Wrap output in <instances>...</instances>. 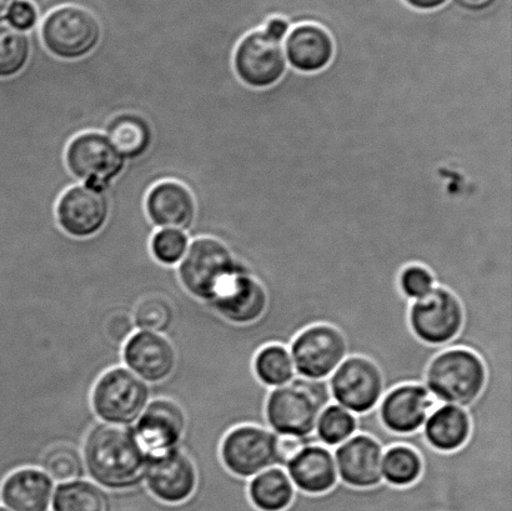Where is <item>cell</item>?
<instances>
[{
  "mask_svg": "<svg viewBox=\"0 0 512 511\" xmlns=\"http://www.w3.org/2000/svg\"><path fill=\"white\" fill-rule=\"evenodd\" d=\"M32 43L27 34L2 25L0 27V78H12L27 67Z\"/></svg>",
  "mask_w": 512,
  "mask_h": 511,
  "instance_id": "d6a6232c",
  "label": "cell"
},
{
  "mask_svg": "<svg viewBox=\"0 0 512 511\" xmlns=\"http://www.w3.org/2000/svg\"><path fill=\"white\" fill-rule=\"evenodd\" d=\"M423 472V462L418 452L408 445H393L384 450L381 473L383 480L396 488L414 484Z\"/></svg>",
  "mask_w": 512,
  "mask_h": 511,
  "instance_id": "4dcf8cb0",
  "label": "cell"
},
{
  "mask_svg": "<svg viewBox=\"0 0 512 511\" xmlns=\"http://www.w3.org/2000/svg\"><path fill=\"white\" fill-rule=\"evenodd\" d=\"M411 7L420 10H433L444 5L448 0H405Z\"/></svg>",
  "mask_w": 512,
  "mask_h": 511,
  "instance_id": "f35d334b",
  "label": "cell"
},
{
  "mask_svg": "<svg viewBox=\"0 0 512 511\" xmlns=\"http://www.w3.org/2000/svg\"><path fill=\"white\" fill-rule=\"evenodd\" d=\"M331 398L355 415L378 408L384 380L378 365L368 358L348 357L328 379Z\"/></svg>",
  "mask_w": 512,
  "mask_h": 511,
  "instance_id": "30bf717a",
  "label": "cell"
},
{
  "mask_svg": "<svg viewBox=\"0 0 512 511\" xmlns=\"http://www.w3.org/2000/svg\"><path fill=\"white\" fill-rule=\"evenodd\" d=\"M334 42L328 30L320 25H298L286 39V60L291 67L303 73L320 72L334 57Z\"/></svg>",
  "mask_w": 512,
  "mask_h": 511,
  "instance_id": "603a6c76",
  "label": "cell"
},
{
  "mask_svg": "<svg viewBox=\"0 0 512 511\" xmlns=\"http://www.w3.org/2000/svg\"><path fill=\"white\" fill-rule=\"evenodd\" d=\"M110 202L104 190L80 184L65 190L57 204V220L65 234L75 239L97 235L107 224Z\"/></svg>",
  "mask_w": 512,
  "mask_h": 511,
  "instance_id": "5bb4252c",
  "label": "cell"
},
{
  "mask_svg": "<svg viewBox=\"0 0 512 511\" xmlns=\"http://www.w3.org/2000/svg\"><path fill=\"white\" fill-rule=\"evenodd\" d=\"M288 60L281 42L259 30L247 35L234 54V69L250 88H269L284 77Z\"/></svg>",
  "mask_w": 512,
  "mask_h": 511,
  "instance_id": "4fadbf2b",
  "label": "cell"
},
{
  "mask_svg": "<svg viewBox=\"0 0 512 511\" xmlns=\"http://www.w3.org/2000/svg\"><path fill=\"white\" fill-rule=\"evenodd\" d=\"M295 487L286 470L273 467L249 480L250 503L259 511H284L295 495Z\"/></svg>",
  "mask_w": 512,
  "mask_h": 511,
  "instance_id": "d4e9b609",
  "label": "cell"
},
{
  "mask_svg": "<svg viewBox=\"0 0 512 511\" xmlns=\"http://www.w3.org/2000/svg\"><path fill=\"white\" fill-rule=\"evenodd\" d=\"M110 142L125 159H138L148 152L153 143L149 123L137 114H122L109 123Z\"/></svg>",
  "mask_w": 512,
  "mask_h": 511,
  "instance_id": "83f0119b",
  "label": "cell"
},
{
  "mask_svg": "<svg viewBox=\"0 0 512 511\" xmlns=\"http://www.w3.org/2000/svg\"><path fill=\"white\" fill-rule=\"evenodd\" d=\"M319 443L314 435L308 438L291 437V435H281L278 440V464L276 467L285 469L291 460L303 450L306 445Z\"/></svg>",
  "mask_w": 512,
  "mask_h": 511,
  "instance_id": "d590c367",
  "label": "cell"
},
{
  "mask_svg": "<svg viewBox=\"0 0 512 511\" xmlns=\"http://www.w3.org/2000/svg\"><path fill=\"white\" fill-rule=\"evenodd\" d=\"M0 511H10V510L5 507H0Z\"/></svg>",
  "mask_w": 512,
  "mask_h": 511,
  "instance_id": "b9f144b4",
  "label": "cell"
},
{
  "mask_svg": "<svg viewBox=\"0 0 512 511\" xmlns=\"http://www.w3.org/2000/svg\"><path fill=\"white\" fill-rule=\"evenodd\" d=\"M152 388L128 368L117 365L100 374L90 390L95 418L117 427H133L148 404Z\"/></svg>",
  "mask_w": 512,
  "mask_h": 511,
  "instance_id": "5b68a950",
  "label": "cell"
},
{
  "mask_svg": "<svg viewBox=\"0 0 512 511\" xmlns=\"http://www.w3.org/2000/svg\"><path fill=\"white\" fill-rule=\"evenodd\" d=\"M133 428L148 455L162 454L179 447L187 430V414L173 399L153 398Z\"/></svg>",
  "mask_w": 512,
  "mask_h": 511,
  "instance_id": "e0dca14e",
  "label": "cell"
},
{
  "mask_svg": "<svg viewBox=\"0 0 512 511\" xmlns=\"http://www.w3.org/2000/svg\"><path fill=\"white\" fill-rule=\"evenodd\" d=\"M42 469L54 482L69 483L85 477L82 450L70 443L53 444L39 455L35 468Z\"/></svg>",
  "mask_w": 512,
  "mask_h": 511,
  "instance_id": "f1b7e54d",
  "label": "cell"
},
{
  "mask_svg": "<svg viewBox=\"0 0 512 511\" xmlns=\"http://www.w3.org/2000/svg\"><path fill=\"white\" fill-rule=\"evenodd\" d=\"M298 377L328 380L348 355V344L338 329L316 324L296 335L289 347Z\"/></svg>",
  "mask_w": 512,
  "mask_h": 511,
  "instance_id": "9c48e42d",
  "label": "cell"
},
{
  "mask_svg": "<svg viewBox=\"0 0 512 511\" xmlns=\"http://www.w3.org/2000/svg\"><path fill=\"white\" fill-rule=\"evenodd\" d=\"M495 0H458L460 5L466 9L481 10L490 7Z\"/></svg>",
  "mask_w": 512,
  "mask_h": 511,
  "instance_id": "ab89813d",
  "label": "cell"
},
{
  "mask_svg": "<svg viewBox=\"0 0 512 511\" xmlns=\"http://www.w3.org/2000/svg\"><path fill=\"white\" fill-rule=\"evenodd\" d=\"M285 470L295 489L305 494L329 492L339 482L333 452L320 443L306 445Z\"/></svg>",
  "mask_w": 512,
  "mask_h": 511,
  "instance_id": "7402d4cb",
  "label": "cell"
},
{
  "mask_svg": "<svg viewBox=\"0 0 512 511\" xmlns=\"http://www.w3.org/2000/svg\"><path fill=\"white\" fill-rule=\"evenodd\" d=\"M279 435L259 425H240L220 444V459L235 477L252 479L278 464Z\"/></svg>",
  "mask_w": 512,
  "mask_h": 511,
  "instance_id": "52a82bcc",
  "label": "cell"
},
{
  "mask_svg": "<svg viewBox=\"0 0 512 511\" xmlns=\"http://www.w3.org/2000/svg\"><path fill=\"white\" fill-rule=\"evenodd\" d=\"M145 209L155 227L188 230L197 217V202L184 184L165 180L155 184L145 200Z\"/></svg>",
  "mask_w": 512,
  "mask_h": 511,
  "instance_id": "ffe728a7",
  "label": "cell"
},
{
  "mask_svg": "<svg viewBox=\"0 0 512 511\" xmlns=\"http://www.w3.org/2000/svg\"><path fill=\"white\" fill-rule=\"evenodd\" d=\"M244 265L222 240L198 238L189 245L179 263L177 278L180 287L189 297L209 304L218 298Z\"/></svg>",
  "mask_w": 512,
  "mask_h": 511,
  "instance_id": "3957f363",
  "label": "cell"
},
{
  "mask_svg": "<svg viewBox=\"0 0 512 511\" xmlns=\"http://www.w3.org/2000/svg\"><path fill=\"white\" fill-rule=\"evenodd\" d=\"M421 432L431 448L441 453L456 452L464 447L470 437L468 410L458 405H440L429 415Z\"/></svg>",
  "mask_w": 512,
  "mask_h": 511,
  "instance_id": "cb8c5ba5",
  "label": "cell"
},
{
  "mask_svg": "<svg viewBox=\"0 0 512 511\" xmlns=\"http://www.w3.org/2000/svg\"><path fill=\"white\" fill-rule=\"evenodd\" d=\"M65 163L80 182L105 190L123 173L127 159L115 149L107 135L87 132L69 143Z\"/></svg>",
  "mask_w": 512,
  "mask_h": 511,
  "instance_id": "ba28073f",
  "label": "cell"
},
{
  "mask_svg": "<svg viewBox=\"0 0 512 511\" xmlns=\"http://www.w3.org/2000/svg\"><path fill=\"white\" fill-rule=\"evenodd\" d=\"M188 248V235L180 230L160 229L150 242V253L155 262L164 267H174L182 262Z\"/></svg>",
  "mask_w": 512,
  "mask_h": 511,
  "instance_id": "836d02e7",
  "label": "cell"
},
{
  "mask_svg": "<svg viewBox=\"0 0 512 511\" xmlns=\"http://www.w3.org/2000/svg\"><path fill=\"white\" fill-rule=\"evenodd\" d=\"M8 18L10 27L25 33L37 24L38 13L34 5L28 0H18L10 9Z\"/></svg>",
  "mask_w": 512,
  "mask_h": 511,
  "instance_id": "8d00e7d4",
  "label": "cell"
},
{
  "mask_svg": "<svg viewBox=\"0 0 512 511\" xmlns=\"http://www.w3.org/2000/svg\"><path fill=\"white\" fill-rule=\"evenodd\" d=\"M205 305L225 322L247 325L263 317L268 307V293L263 284L254 277L249 265L245 264L218 298Z\"/></svg>",
  "mask_w": 512,
  "mask_h": 511,
  "instance_id": "ac0fdd59",
  "label": "cell"
},
{
  "mask_svg": "<svg viewBox=\"0 0 512 511\" xmlns=\"http://www.w3.org/2000/svg\"><path fill=\"white\" fill-rule=\"evenodd\" d=\"M333 403L328 380L296 377L270 389L265 405L266 423L275 434L308 438L315 434L321 412Z\"/></svg>",
  "mask_w": 512,
  "mask_h": 511,
  "instance_id": "7a4b0ae2",
  "label": "cell"
},
{
  "mask_svg": "<svg viewBox=\"0 0 512 511\" xmlns=\"http://www.w3.org/2000/svg\"><path fill=\"white\" fill-rule=\"evenodd\" d=\"M144 484L147 492L159 503L183 504L193 497L197 489V468L180 447L149 455Z\"/></svg>",
  "mask_w": 512,
  "mask_h": 511,
  "instance_id": "7c38bea8",
  "label": "cell"
},
{
  "mask_svg": "<svg viewBox=\"0 0 512 511\" xmlns=\"http://www.w3.org/2000/svg\"><path fill=\"white\" fill-rule=\"evenodd\" d=\"M356 430H358L356 415L339 404L331 403L320 414L315 437L325 447L336 448L353 437Z\"/></svg>",
  "mask_w": 512,
  "mask_h": 511,
  "instance_id": "1f68e13d",
  "label": "cell"
},
{
  "mask_svg": "<svg viewBox=\"0 0 512 511\" xmlns=\"http://www.w3.org/2000/svg\"><path fill=\"white\" fill-rule=\"evenodd\" d=\"M53 511H114L112 495L90 480L59 484L54 490Z\"/></svg>",
  "mask_w": 512,
  "mask_h": 511,
  "instance_id": "484cf974",
  "label": "cell"
},
{
  "mask_svg": "<svg viewBox=\"0 0 512 511\" xmlns=\"http://www.w3.org/2000/svg\"><path fill=\"white\" fill-rule=\"evenodd\" d=\"M253 369L255 377L270 389L289 383L296 377L289 348L281 344L266 345L256 353Z\"/></svg>",
  "mask_w": 512,
  "mask_h": 511,
  "instance_id": "f546056e",
  "label": "cell"
},
{
  "mask_svg": "<svg viewBox=\"0 0 512 511\" xmlns=\"http://www.w3.org/2000/svg\"><path fill=\"white\" fill-rule=\"evenodd\" d=\"M18 0H0V22L5 18H8L10 9L17 3Z\"/></svg>",
  "mask_w": 512,
  "mask_h": 511,
  "instance_id": "60d3db41",
  "label": "cell"
},
{
  "mask_svg": "<svg viewBox=\"0 0 512 511\" xmlns=\"http://www.w3.org/2000/svg\"><path fill=\"white\" fill-rule=\"evenodd\" d=\"M80 450L85 472L99 487L112 493L142 487L149 455L133 427L94 423Z\"/></svg>",
  "mask_w": 512,
  "mask_h": 511,
  "instance_id": "6da1fadb",
  "label": "cell"
},
{
  "mask_svg": "<svg viewBox=\"0 0 512 511\" xmlns=\"http://www.w3.org/2000/svg\"><path fill=\"white\" fill-rule=\"evenodd\" d=\"M383 454L384 449L375 439L354 434L333 453L340 482L356 489L376 487L383 482Z\"/></svg>",
  "mask_w": 512,
  "mask_h": 511,
  "instance_id": "d6986e66",
  "label": "cell"
},
{
  "mask_svg": "<svg viewBox=\"0 0 512 511\" xmlns=\"http://www.w3.org/2000/svg\"><path fill=\"white\" fill-rule=\"evenodd\" d=\"M464 323L463 307L449 289L436 287L425 298L411 302L409 324L416 338L428 345H444L458 337Z\"/></svg>",
  "mask_w": 512,
  "mask_h": 511,
  "instance_id": "8fae6325",
  "label": "cell"
},
{
  "mask_svg": "<svg viewBox=\"0 0 512 511\" xmlns=\"http://www.w3.org/2000/svg\"><path fill=\"white\" fill-rule=\"evenodd\" d=\"M288 30L289 23L281 18L271 19L265 28V32L268 33L271 38L279 40V42L285 38V35L288 34Z\"/></svg>",
  "mask_w": 512,
  "mask_h": 511,
  "instance_id": "74e56055",
  "label": "cell"
},
{
  "mask_svg": "<svg viewBox=\"0 0 512 511\" xmlns=\"http://www.w3.org/2000/svg\"><path fill=\"white\" fill-rule=\"evenodd\" d=\"M122 360L145 383L157 385L174 374L178 353L167 335L139 330L123 345Z\"/></svg>",
  "mask_w": 512,
  "mask_h": 511,
  "instance_id": "9a60e30c",
  "label": "cell"
},
{
  "mask_svg": "<svg viewBox=\"0 0 512 511\" xmlns=\"http://www.w3.org/2000/svg\"><path fill=\"white\" fill-rule=\"evenodd\" d=\"M436 287L433 273L424 265H406L399 274V289L410 302L426 297Z\"/></svg>",
  "mask_w": 512,
  "mask_h": 511,
  "instance_id": "e575fe53",
  "label": "cell"
},
{
  "mask_svg": "<svg viewBox=\"0 0 512 511\" xmlns=\"http://www.w3.org/2000/svg\"><path fill=\"white\" fill-rule=\"evenodd\" d=\"M43 43L49 53L63 60H79L98 47L103 30L97 15L79 5L54 9L42 25Z\"/></svg>",
  "mask_w": 512,
  "mask_h": 511,
  "instance_id": "8992f818",
  "label": "cell"
},
{
  "mask_svg": "<svg viewBox=\"0 0 512 511\" xmlns=\"http://www.w3.org/2000/svg\"><path fill=\"white\" fill-rule=\"evenodd\" d=\"M483 360L469 349L444 350L431 360L424 385L438 403L469 408L485 387Z\"/></svg>",
  "mask_w": 512,
  "mask_h": 511,
  "instance_id": "277c9868",
  "label": "cell"
},
{
  "mask_svg": "<svg viewBox=\"0 0 512 511\" xmlns=\"http://www.w3.org/2000/svg\"><path fill=\"white\" fill-rule=\"evenodd\" d=\"M438 405V400L424 384H404L384 394L378 405V414L381 424L389 432L413 434L423 429Z\"/></svg>",
  "mask_w": 512,
  "mask_h": 511,
  "instance_id": "2e32d148",
  "label": "cell"
},
{
  "mask_svg": "<svg viewBox=\"0 0 512 511\" xmlns=\"http://www.w3.org/2000/svg\"><path fill=\"white\" fill-rule=\"evenodd\" d=\"M55 482L39 468L10 472L0 487V499L10 511H49Z\"/></svg>",
  "mask_w": 512,
  "mask_h": 511,
  "instance_id": "44dd1931",
  "label": "cell"
},
{
  "mask_svg": "<svg viewBox=\"0 0 512 511\" xmlns=\"http://www.w3.org/2000/svg\"><path fill=\"white\" fill-rule=\"evenodd\" d=\"M132 290V317L135 328L167 335L175 320L174 305L160 290Z\"/></svg>",
  "mask_w": 512,
  "mask_h": 511,
  "instance_id": "4316f807",
  "label": "cell"
}]
</instances>
